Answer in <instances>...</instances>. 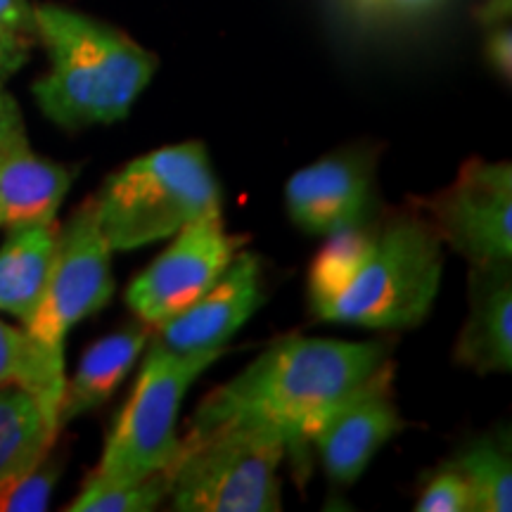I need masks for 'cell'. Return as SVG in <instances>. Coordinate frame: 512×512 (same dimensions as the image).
<instances>
[{"label": "cell", "instance_id": "cell-13", "mask_svg": "<svg viewBox=\"0 0 512 512\" xmlns=\"http://www.w3.org/2000/svg\"><path fill=\"white\" fill-rule=\"evenodd\" d=\"M470 304L456 344V361L479 375L512 370L510 261L470 266Z\"/></svg>", "mask_w": 512, "mask_h": 512}, {"label": "cell", "instance_id": "cell-14", "mask_svg": "<svg viewBox=\"0 0 512 512\" xmlns=\"http://www.w3.org/2000/svg\"><path fill=\"white\" fill-rule=\"evenodd\" d=\"M74 171L31 152V147L0 159V228L15 230L53 223L72 188Z\"/></svg>", "mask_w": 512, "mask_h": 512}, {"label": "cell", "instance_id": "cell-1", "mask_svg": "<svg viewBox=\"0 0 512 512\" xmlns=\"http://www.w3.org/2000/svg\"><path fill=\"white\" fill-rule=\"evenodd\" d=\"M387 358L389 344L380 339L283 337L200 403L183 439L256 430L278 434L287 448H302L332 408L373 380Z\"/></svg>", "mask_w": 512, "mask_h": 512}, {"label": "cell", "instance_id": "cell-28", "mask_svg": "<svg viewBox=\"0 0 512 512\" xmlns=\"http://www.w3.org/2000/svg\"><path fill=\"white\" fill-rule=\"evenodd\" d=\"M392 3L403 10H425L432 8L434 3H439V0H392Z\"/></svg>", "mask_w": 512, "mask_h": 512}, {"label": "cell", "instance_id": "cell-11", "mask_svg": "<svg viewBox=\"0 0 512 512\" xmlns=\"http://www.w3.org/2000/svg\"><path fill=\"white\" fill-rule=\"evenodd\" d=\"M406 422L389 396V366L347 396L313 432L320 463L335 484L351 486L366 472L370 460L399 434Z\"/></svg>", "mask_w": 512, "mask_h": 512}, {"label": "cell", "instance_id": "cell-12", "mask_svg": "<svg viewBox=\"0 0 512 512\" xmlns=\"http://www.w3.org/2000/svg\"><path fill=\"white\" fill-rule=\"evenodd\" d=\"M368 164L356 157H325L290 176L285 188L287 214L304 233L332 230L366 221L370 204Z\"/></svg>", "mask_w": 512, "mask_h": 512}, {"label": "cell", "instance_id": "cell-25", "mask_svg": "<svg viewBox=\"0 0 512 512\" xmlns=\"http://www.w3.org/2000/svg\"><path fill=\"white\" fill-rule=\"evenodd\" d=\"M0 31L31 41L36 38V8L29 0H0Z\"/></svg>", "mask_w": 512, "mask_h": 512}, {"label": "cell", "instance_id": "cell-23", "mask_svg": "<svg viewBox=\"0 0 512 512\" xmlns=\"http://www.w3.org/2000/svg\"><path fill=\"white\" fill-rule=\"evenodd\" d=\"M418 512H477L475 496L470 484L453 465L439 467L422 486V494L415 503Z\"/></svg>", "mask_w": 512, "mask_h": 512}, {"label": "cell", "instance_id": "cell-21", "mask_svg": "<svg viewBox=\"0 0 512 512\" xmlns=\"http://www.w3.org/2000/svg\"><path fill=\"white\" fill-rule=\"evenodd\" d=\"M169 475L166 470L140 479V482H112L91 475L83 484L81 494L69 505V512H150L169 496Z\"/></svg>", "mask_w": 512, "mask_h": 512}, {"label": "cell", "instance_id": "cell-7", "mask_svg": "<svg viewBox=\"0 0 512 512\" xmlns=\"http://www.w3.org/2000/svg\"><path fill=\"white\" fill-rule=\"evenodd\" d=\"M112 247L95 221L93 200L72 214L60 230L46 290L24 330L43 361L64 373V342L69 330L91 318L112 299Z\"/></svg>", "mask_w": 512, "mask_h": 512}, {"label": "cell", "instance_id": "cell-22", "mask_svg": "<svg viewBox=\"0 0 512 512\" xmlns=\"http://www.w3.org/2000/svg\"><path fill=\"white\" fill-rule=\"evenodd\" d=\"M62 475V460L43 456L27 470L17 472L0 484V512L48 510L55 484Z\"/></svg>", "mask_w": 512, "mask_h": 512}, {"label": "cell", "instance_id": "cell-6", "mask_svg": "<svg viewBox=\"0 0 512 512\" xmlns=\"http://www.w3.org/2000/svg\"><path fill=\"white\" fill-rule=\"evenodd\" d=\"M219 356L221 351L176 356L150 342L133 392L114 420L93 475L112 482H140L166 470L181 446L176 427L185 394Z\"/></svg>", "mask_w": 512, "mask_h": 512}, {"label": "cell", "instance_id": "cell-17", "mask_svg": "<svg viewBox=\"0 0 512 512\" xmlns=\"http://www.w3.org/2000/svg\"><path fill=\"white\" fill-rule=\"evenodd\" d=\"M57 432L60 427L29 392L0 389V484L48 456Z\"/></svg>", "mask_w": 512, "mask_h": 512}, {"label": "cell", "instance_id": "cell-16", "mask_svg": "<svg viewBox=\"0 0 512 512\" xmlns=\"http://www.w3.org/2000/svg\"><path fill=\"white\" fill-rule=\"evenodd\" d=\"M57 223H38L10 230L0 247V311L27 323L46 290L53 268Z\"/></svg>", "mask_w": 512, "mask_h": 512}, {"label": "cell", "instance_id": "cell-3", "mask_svg": "<svg viewBox=\"0 0 512 512\" xmlns=\"http://www.w3.org/2000/svg\"><path fill=\"white\" fill-rule=\"evenodd\" d=\"M93 209L112 252L174 238L192 221L221 214L207 147L192 140L136 157L107 178Z\"/></svg>", "mask_w": 512, "mask_h": 512}, {"label": "cell", "instance_id": "cell-8", "mask_svg": "<svg viewBox=\"0 0 512 512\" xmlns=\"http://www.w3.org/2000/svg\"><path fill=\"white\" fill-rule=\"evenodd\" d=\"M425 216L470 266L512 261L510 162H465L456 181L425 202Z\"/></svg>", "mask_w": 512, "mask_h": 512}, {"label": "cell", "instance_id": "cell-2", "mask_svg": "<svg viewBox=\"0 0 512 512\" xmlns=\"http://www.w3.org/2000/svg\"><path fill=\"white\" fill-rule=\"evenodd\" d=\"M36 38L50 72L34 83L38 110L67 131L128 117L157 72V57L124 31L60 5H38Z\"/></svg>", "mask_w": 512, "mask_h": 512}, {"label": "cell", "instance_id": "cell-10", "mask_svg": "<svg viewBox=\"0 0 512 512\" xmlns=\"http://www.w3.org/2000/svg\"><path fill=\"white\" fill-rule=\"evenodd\" d=\"M261 264L254 254H235L214 285L188 309L157 325L152 344L176 356L226 351V344L261 304Z\"/></svg>", "mask_w": 512, "mask_h": 512}, {"label": "cell", "instance_id": "cell-4", "mask_svg": "<svg viewBox=\"0 0 512 512\" xmlns=\"http://www.w3.org/2000/svg\"><path fill=\"white\" fill-rule=\"evenodd\" d=\"M444 242L425 214H394L377 228L373 249L337 297L318 304L328 323L411 330L430 316L444 273Z\"/></svg>", "mask_w": 512, "mask_h": 512}, {"label": "cell", "instance_id": "cell-27", "mask_svg": "<svg viewBox=\"0 0 512 512\" xmlns=\"http://www.w3.org/2000/svg\"><path fill=\"white\" fill-rule=\"evenodd\" d=\"M486 57L489 62L498 69V74L510 79L512 72V38H510V29L501 27L496 29L494 34L489 36V43H486Z\"/></svg>", "mask_w": 512, "mask_h": 512}, {"label": "cell", "instance_id": "cell-15", "mask_svg": "<svg viewBox=\"0 0 512 512\" xmlns=\"http://www.w3.org/2000/svg\"><path fill=\"white\" fill-rule=\"evenodd\" d=\"M147 339H150L147 328H126L102 337L88 347L72 380L64 384L60 427L95 411L117 392L128 370L143 356Z\"/></svg>", "mask_w": 512, "mask_h": 512}, {"label": "cell", "instance_id": "cell-29", "mask_svg": "<svg viewBox=\"0 0 512 512\" xmlns=\"http://www.w3.org/2000/svg\"><path fill=\"white\" fill-rule=\"evenodd\" d=\"M358 5H363V8H373V5H377V3H382V0H356Z\"/></svg>", "mask_w": 512, "mask_h": 512}, {"label": "cell", "instance_id": "cell-26", "mask_svg": "<svg viewBox=\"0 0 512 512\" xmlns=\"http://www.w3.org/2000/svg\"><path fill=\"white\" fill-rule=\"evenodd\" d=\"M29 43L24 38L0 31V86L15 76L29 60Z\"/></svg>", "mask_w": 512, "mask_h": 512}, {"label": "cell", "instance_id": "cell-5", "mask_svg": "<svg viewBox=\"0 0 512 512\" xmlns=\"http://www.w3.org/2000/svg\"><path fill=\"white\" fill-rule=\"evenodd\" d=\"M290 451L278 434L216 430L181 439L166 467L171 510L273 512L280 510L278 467Z\"/></svg>", "mask_w": 512, "mask_h": 512}, {"label": "cell", "instance_id": "cell-18", "mask_svg": "<svg viewBox=\"0 0 512 512\" xmlns=\"http://www.w3.org/2000/svg\"><path fill=\"white\" fill-rule=\"evenodd\" d=\"M67 375L43 361L27 330L12 328L0 320V389L19 387L41 403L50 420L60 427V406ZM62 430V427H60Z\"/></svg>", "mask_w": 512, "mask_h": 512}, {"label": "cell", "instance_id": "cell-24", "mask_svg": "<svg viewBox=\"0 0 512 512\" xmlns=\"http://www.w3.org/2000/svg\"><path fill=\"white\" fill-rule=\"evenodd\" d=\"M24 147H29V140L22 112L17 100L5 91V86H0V159Z\"/></svg>", "mask_w": 512, "mask_h": 512}, {"label": "cell", "instance_id": "cell-9", "mask_svg": "<svg viewBox=\"0 0 512 512\" xmlns=\"http://www.w3.org/2000/svg\"><path fill=\"white\" fill-rule=\"evenodd\" d=\"M240 245L242 238L223 228L221 214L192 221L128 285L126 304L147 328H157L200 299L235 259Z\"/></svg>", "mask_w": 512, "mask_h": 512}, {"label": "cell", "instance_id": "cell-20", "mask_svg": "<svg viewBox=\"0 0 512 512\" xmlns=\"http://www.w3.org/2000/svg\"><path fill=\"white\" fill-rule=\"evenodd\" d=\"M448 465H453L475 496L477 512L512 510V463L508 446L489 437L475 441Z\"/></svg>", "mask_w": 512, "mask_h": 512}, {"label": "cell", "instance_id": "cell-19", "mask_svg": "<svg viewBox=\"0 0 512 512\" xmlns=\"http://www.w3.org/2000/svg\"><path fill=\"white\" fill-rule=\"evenodd\" d=\"M375 233L377 228H370L363 221L332 230L309 271L313 309L337 297L356 278V273L361 271L370 256V249H373Z\"/></svg>", "mask_w": 512, "mask_h": 512}]
</instances>
